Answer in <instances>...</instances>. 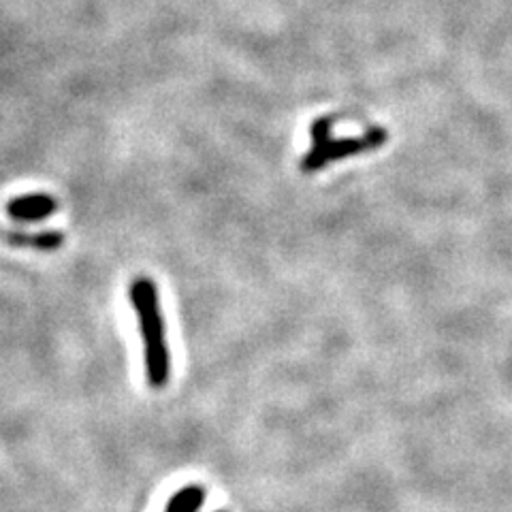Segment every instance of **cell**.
<instances>
[{
  "instance_id": "obj_1",
  "label": "cell",
  "mask_w": 512,
  "mask_h": 512,
  "mask_svg": "<svg viewBox=\"0 0 512 512\" xmlns=\"http://www.w3.org/2000/svg\"><path fill=\"white\" fill-rule=\"evenodd\" d=\"M128 301L139 323L148 384L152 389H165L171 380V350L156 282L150 276H137L128 286Z\"/></svg>"
},
{
  "instance_id": "obj_2",
  "label": "cell",
  "mask_w": 512,
  "mask_h": 512,
  "mask_svg": "<svg viewBox=\"0 0 512 512\" xmlns=\"http://www.w3.org/2000/svg\"><path fill=\"white\" fill-rule=\"evenodd\" d=\"M331 126H333L331 118H318L310 126L312 148L301 156V163H299L301 173H316V171L325 169L333 163H340V160H348L352 156L378 150L389 139L387 131H384V128H380V126L370 128V131L363 133V135H350V137L333 139Z\"/></svg>"
},
{
  "instance_id": "obj_3",
  "label": "cell",
  "mask_w": 512,
  "mask_h": 512,
  "mask_svg": "<svg viewBox=\"0 0 512 512\" xmlns=\"http://www.w3.org/2000/svg\"><path fill=\"white\" fill-rule=\"evenodd\" d=\"M58 212V199L47 192H28L7 203V216L15 222H43Z\"/></svg>"
},
{
  "instance_id": "obj_4",
  "label": "cell",
  "mask_w": 512,
  "mask_h": 512,
  "mask_svg": "<svg viewBox=\"0 0 512 512\" xmlns=\"http://www.w3.org/2000/svg\"><path fill=\"white\" fill-rule=\"evenodd\" d=\"M7 242L20 248H30L39 252H54L64 244V235L60 231H39V233H7Z\"/></svg>"
},
{
  "instance_id": "obj_5",
  "label": "cell",
  "mask_w": 512,
  "mask_h": 512,
  "mask_svg": "<svg viewBox=\"0 0 512 512\" xmlns=\"http://www.w3.org/2000/svg\"><path fill=\"white\" fill-rule=\"evenodd\" d=\"M203 504H205V489L199 485H188L171 495L165 506V512H199Z\"/></svg>"
},
{
  "instance_id": "obj_6",
  "label": "cell",
  "mask_w": 512,
  "mask_h": 512,
  "mask_svg": "<svg viewBox=\"0 0 512 512\" xmlns=\"http://www.w3.org/2000/svg\"><path fill=\"white\" fill-rule=\"evenodd\" d=\"M214 512H229V510H224V508H222V510H214Z\"/></svg>"
}]
</instances>
